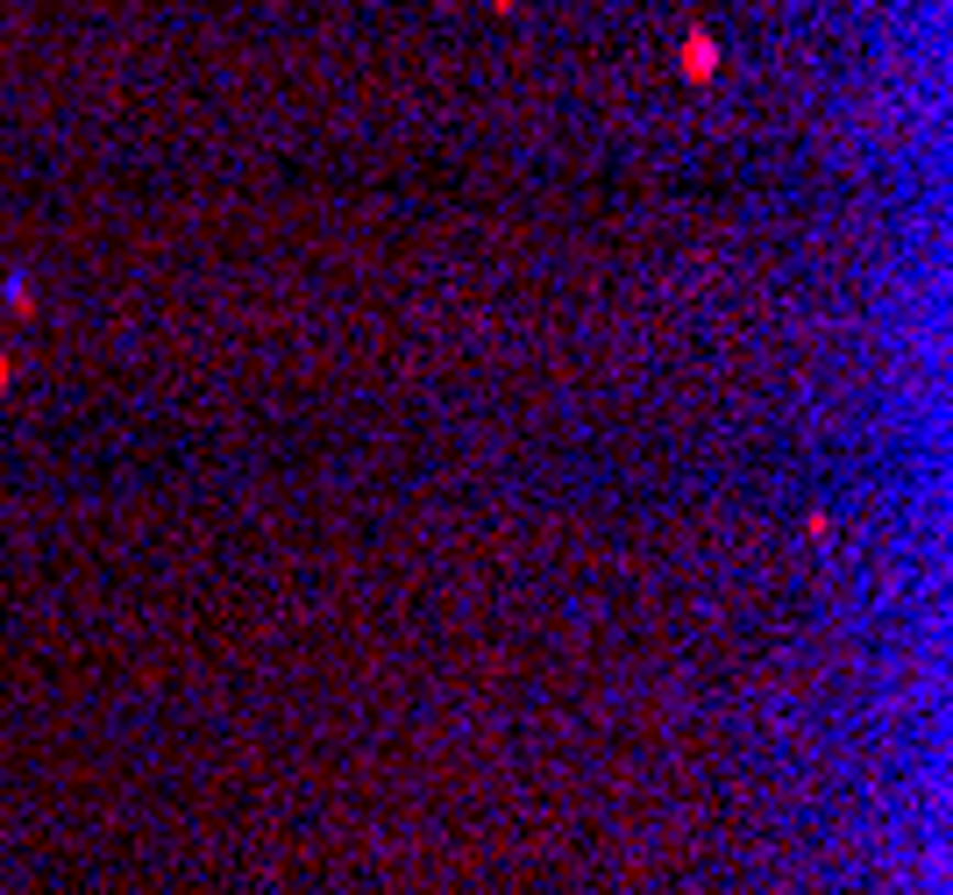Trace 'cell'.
Here are the masks:
<instances>
[{"label":"cell","instance_id":"6da1fadb","mask_svg":"<svg viewBox=\"0 0 953 895\" xmlns=\"http://www.w3.org/2000/svg\"><path fill=\"white\" fill-rule=\"evenodd\" d=\"M0 384H8V362H0Z\"/></svg>","mask_w":953,"mask_h":895}]
</instances>
